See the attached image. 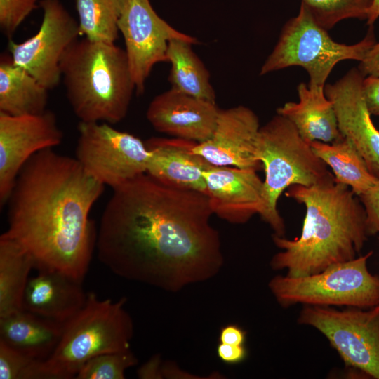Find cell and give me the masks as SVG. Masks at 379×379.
Returning <instances> with one entry per match:
<instances>
[{
    "label": "cell",
    "mask_w": 379,
    "mask_h": 379,
    "mask_svg": "<svg viewBox=\"0 0 379 379\" xmlns=\"http://www.w3.org/2000/svg\"><path fill=\"white\" fill-rule=\"evenodd\" d=\"M113 190L97 232L99 260L124 279L175 292L223 265L208 197L147 173Z\"/></svg>",
    "instance_id": "6da1fadb"
},
{
    "label": "cell",
    "mask_w": 379,
    "mask_h": 379,
    "mask_svg": "<svg viewBox=\"0 0 379 379\" xmlns=\"http://www.w3.org/2000/svg\"><path fill=\"white\" fill-rule=\"evenodd\" d=\"M105 186L76 158L41 150L16 179L4 234L29 253L37 270H57L82 282L96 243L89 214Z\"/></svg>",
    "instance_id": "7a4b0ae2"
},
{
    "label": "cell",
    "mask_w": 379,
    "mask_h": 379,
    "mask_svg": "<svg viewBox=\"0 0 379 379\" xmlns=\"http://www.w3.org/2000/svg\"><path fill=\"white\" fill-rule=\"evenodd\" d=\"M286 195L305 206V215L299 237L273 235L281 249L271 260L273 270L286 269L290 277L310 275L361 253L369 236L366 215L348 186L332 175L312 186L293 185Z\"/></svg>",
    "instance_id": "3957f363"
},
{
    "label": "cell",
    "mask_w": 379,
    "mask_h": 379,
    "mask_svg": "<svg viewBox=\"0 0 379 379\" xmlns=\"http://www.w3.org/2000/svg\"><path fill=\"white\" fill-rule=\"evenodd\" d=\"M60 69L80 121L110 124L126 117L135 86L124 49L115 43L78 39L64 53Z\"/></svg>",
    "instance_id": "277c9868"
},
{
    "label": "cell",
    "mask_w": 379,
    "mask_h": 379,
    "mask_svg": "<svg viewBox=\"0 0 379 379\" xmlns=\"http://www.w3.org/2000/svg\"><path fill=\"white\" fill-rule=\"evenodd\" d=\"M126 302V298L100 300L95 293H87L84 307L64 323L53 353L41 361V379L73 378L89 359L129 350L133 323Z\"/></svg>",
    "instance_id": "5b68a950"
},
{
    "label": "cell",
    "mask_w": 379,
    "mask_h": 379,
    "mask_svg": "<svg viewBox=\"0 0 379 379\" xmlns=\"http://www.w3.org/2000/svg\"><path fill=\"white\" fill-rule=\"evenodd\" d=\"M256 157L265 171V206L261 218L284 237L285 225L277 210L282 192L293 185L312 186L333 175L293 124L277 114L260 126Z\"/></svg>",
    "instance_id": "8992f818"
},
{
    "label": "cell",
    "mask_w": 379,
    "mask_h": 379,
    "mask_svg": "<svg viewBox=\"0 0 379 379\" xmlns=\"http://www.w3.org/2000/svg\"><path fill=\"white\" fill-rule=\"evenodd\" d=\"M300 4L298 14L284 25L277 43L260 69V75L293 66L307 72L310 89L324 91L326 81L340 61L361 62L376 42L373 25L362 40L347 45L335 41Z\"/></svg>",
    "instance_id": "52a82bcc"
},
{
    "label": "cell",
    "mask_w": 379,
    "mask_h": 379,
    "mask_svg": "<svg viewBox=\"0 0 379 379\" xmlns=\"http://www.w3.org/2000/svg\"><path fill=\"white\" fill-rule=\"evenodd\" d=\"M372 251L310 275L272 278L269 288L284 307L296 304L367 309L379 305V275L368 269Z\"/></svg>",
    "instance_id": "ba28073f"
},
{
    "label": "cell",
    "mask_w": 379,
    "mask_h": 379,
    "mask_svg": "<svg viewBox=\"0 0 379 379\" xmlns=\"http://www.w3.org/2000/svg\"><path fill=\"white\" fill-rule=\"evenodd\" d=\"M298 322L321 332L347 366L379 379V305L343 310L305 305Z\"/></svg>",
    "instance_id": "9c48e42d"
},
{
    "label": "cell",
    "mask_w": 379,
    "mask_h": 379,
    "mask_svg": "<svg viewBox=\"0 0 379 379\" xmlns=\"http://www.w3.org/2000/svg\"><path fill=\"white\" fill-rule=\"evenodd\" d=\"M76 159L84 170L112 189L146 173L149 151L145 142L105 122L80 121Z\"/></svg>",
    "instance_id": "30bf717a"
},
{
    "label": "cell",
    "mask_w": 379,
    "mask_h": 379,
    "mask_svg": "<svg viewBox=\"0 0 379 379\" xmlns=\"http://www.w3.org/2000/svg\"><path fill=\"white\" fill-rule=\"evenodd\" d=\"M39 5L43 18L38 32L20 43L10 40L8 49L14 63L52 90L61 81L64 53L81 34L78 22L60 0H41Z\"/></svg>",
    "instance_id": "8fae6325"
},
{
    "label": "cell",
    "mask_w": 379,
    "mask_h": 379,
    "mask_svg": "<svg viewBox=\"0 0 379 379\" xmlns=\"http://www.w3.org/2000/svg\"><path fill=\"white\" fill-rule=\"evenodd\" d=\"M118 27L124 39V50L138 94L144 93L153 67L167 62L171 40L198 43L195 37L177 30L159 17L149 0H124Z\"/></svg>",
    "instance_id": "7c38bea8"
},
{
    "label": "cell",
    "mask_w": 379,
    "mask_h": 379,
    "mask_svg": "<svg viewBox=\"0 0 379 379\" xmlns=\"http://www.w3.org/2000/svg\"><path fill=\"white\" fill-rule=\"evenodd\" d=\"M63 133L53 112L13 116L0 112V204L4 206L25 164L59 145Z\"/></svg>",
    "instance_id": "4fadbf2b"
},
{
    "label": "cell",
    "mask_w": 379,
    "mask_h": 379,
    "mask_svg": "<svg viewBox=\"0 0 379 379\" xmlns=\"http://www.w3.org/2000/svg\"><path fill=\"white\" fill-rule=\"evenodd\" d=\"M364 77L358 68H352L334 84H326L324 93L333 103L341 134L356 147L371 173L379 178V130L364 100Z\"/></svg>",
    "instance_id": "5bb4252c"
},
{
    "label": "cell",
    "mask_w": 379,
    "mask_h": 379,
    "mask_svg": "<svg viewBox=\"0 0 379 379\" xmlns=\"http://www.w3.org/2000/svg\"><path fill=\"white\" fill-rule=\"evenodd\" d=\"M260 127L258 116L247 107L220 109L211 137L197 142L192 151L213 166L260 170L262 165L256 157Z\"/></svg>",
    "instance_id": "9a60e30c"
},
{
    "label": "cell",
    "mask_w": 379,
    "mask_h": 379,
    "mask_svg": "<svg viewBox=\"0 0 379 379\" xmlns=\"http://www.w3.org/2000/svg\"><path fill=\"white\" fill-rule=\"evenodd\" d=\"M206 195L213 214L244 224L264 210V184L254 168L211 165L204 173Z\"/></svg>",
    "instance_id": "2e32d148"
},
{
    "label": "cell",
    "mask_w": 379,
    "mask_h": 379,
    "mask_svg": "<svg viewBox=\"0 0 379 379\" xmlns=\"http://www.w3.org/2000/svg\"><path fill=\"white\" fill-rule=\"evenodd\" d=\"M220 109L216 103L171 88L152 99L147 107L146 117L159 132L202 142L211 137Z\"/></svg>",
    "instance_id": "e0dca14e"
},
{
    "label": "cell",
    "mask_w": 379,
    "mask_h": 379,
    "mask_svg": "<svg viewBox=\"0 0 379 379\" xmlns=\"http://www.w3.org/2000/svg\"><path fill=\"white\" fill-rule=\"evenodd\" d=\"M145 142L150 153L147 175L166 186L206 194L203 173L211 164L192 151L196 142L154 137Z\"/></svg>",
    "instance_id": "ac0fdd59"
},
{
    "label": "cell",
    "mask_w": 379,
    "mask_h": 379,
    "mask_svg": "<svg viewBox=\"0 0 379 379\" xmlns=\"http://www.w3.org/2000/svg\"><path fill=\"white\" fill-rule=\"evenodd\" d=\"M29 277L22 309L41 317L65 323L84 305L87 293L81 281L57 270H38Z\"/></svg>",
    "instance_id": "d6986e66"
},
{
    "label": "cell",
    "mask_w": 379,
    "mask_h": 379,
    "mask_svg": "<svg viewBox=\"0 0 379 379\" xmlns=\"http://www.w3.org/2000/svg\"><path fill=\"white\" fill-rule=\"evenodd\" d=\"M297 89L299 101L285 103L277 109V113L289 119L309 142L318 140L332 143L344 138L333 103L324 91L310 89L302 82Z\"/></svg>",
    "instance_id": "ffe728a7"
},
{
    "label": "cell",
    "mask_w": 379,
    "mask_h": 379,
    "mask_svg": "<svg viewBox=\"0 0 379 379\" xmlns=\"http://www.w3.org/2000/svg\"><path fill=\"white\" fill-rule=\"evenodd\" d=\"M64 323L22 310L0 318V340L39 360H45L58 345Z\"/></svg>",
    "instance_id": "44dd1931"
},
{
    "label": "cell",
    "mask_w": 379,
    "mask_h": 379,
    "mask_svg": "<svg viewBox=\"0 0 379 379\" xmlns=\"http://www.w3.org/2000/svg\"><path fill=\"white\" fill-rule=\"evenodd\" d=\"M48 91L11 55L0 59V112L18 116L46 110Z\"/></svg>",
    "instance_id": "7402d4cb"
},
{
    "label": "cell",
    "mask_w": 379,
    "mask_h": 379,
    "mask_svg": "<svg viewBox=\"0 0 379 379\" xmlns=\"http://www.w3.org/2000/svg\"><path fill=\"white\" fill-rule=\"evenodd\" d=\"M32 268L35 262L29 253L3 233L0 237V318L23 310Z\"/></svg>",
    "instance_id": "603a6c76"
},
{
    "label": "cell",
    "mask_w": 379,
    "mask_h": 379,
    "mask_svg": "<svg viewBox=\"0 0 379 379\" xmlns=\"http://www.w3.org/2000/svg\"><path fill=\"white\" fill-rule=\"evenodd\" d=\"M310 144L314 153L331 168L335 181L348 186L357 197L379 179L371 173L350 140L344 138L332 143L314 140Z\"/></svg>",
    "instance_id": "cb8c5ba5"
},
{
    "label": "cell",
    "mask_w": 379,
    "mask_h": 379,
    "mask_svg": "<svg viewBox=\"0 0 379 379\" xmlns=\"http://www.w3.org/2000/svg\"><path fill=\"white\" fill-rule=\"evenodd\" d=\"M192 44L174 39L168 42L166 60L171 63L168 80L171 88L187 95L215 103L210 74L192 48Z\"/></svg>",
    "instance_id": "d4e9b609"
},
{
    "label": "cell",
    "mask_w": 379,
    "mask_h": 379,
    "mask_svg": "<svg viewBox=\"0 0 379 379\" xmlns=\"http://www.w3.org/2000/svg\"><path fill=\"white\" fill-rule=\"evenodd\" d=\"M124 0H75L80 34L95 41L115 43Z\"/></svg>",
    "instance_id": "484cf974"
},
{
    "label": "cell",
    "mask_w": 379,
    "mask_h": 379,
    "mask_svg": "<svg viewBox=\"0 0 379 379\" xmlns=\"http://www.w3.org/2000/svg\"><path fill=\"white\" fill-rule=\"evenodd\" d=\"M373 0H301L314 21L328 30L348 18L366 20Z\"/></svg>",
    "instance_id": "4316f807"
},
{
    "label": "cell",
    "mask_w": 379,
    "mask_h": 379,
    "mask_svg": "<svg viewBox=\"0 0 379 379\" xmlns=\"http://www.w3.org/2000/svg\"><path fill=\"white\" fill-rule=\"evenodd\" d=\"M138 362L131 349L98 355L80 368L77 379H124L125 371Z\"/></svg>",
    "instance_id": "83f0119b"
},
{
    "label": "cell",
    "mask_w": 379,
    "mask_h": 379,
    "mask_svg": "<svg viewBox=\"0 0 379 379\" xmlns=\"http://www.w3.org/2000/svg\"><path fill=\"white\" fill-rule=\"evenodd\" d=\"M41 361L0 340V379H38Z\"/></svg>",
    "instance_id": "f1b7e54d"
},
{
    "label": "cell",
    "mask_w": 379,
    "mask_h": 379,
    "mask_svg": "<svg viewBox=\"0 0 379 379\" xmlns=\"http://www.w3.org/2000/svg\"><path fill=\"white\" fill-rule=\"evenodd\" d=\"M37 0H0V27L12 36L22 22L36 7Z\"/></svg>",
    "instance_id": "f546056e"
},
{
    "label": "cell",
    "mask_w": 379,
    "mask_h": 379,
    "mask_svg": "<svg viewBox=\"0 0 379 379\" xmlns=\"http://www.w3.org/2000/svg\"><path fill=\"white\" fill-rule=\"evenodd\" d=\"M359 197L366 211L368 235L379 234V179Z\"/></svg>",
    "instance_id": "4dcf8cb0"
},
{
    "label": "cell",
    "mask_w": 379,
    "mask_h": 379,
    "mask_svg": "<svg viewBox=\"0 0 379 379\" xmlns=\"http://www.w3.org/2000/svg\"><path fill=\"white\" fill-rule=\"evenodd\" d=\"M363 94L367 108L371 115L379 117V77L364 78Z\"/></svg>",
    "instance_id": "1f68e13d"
},
{
    "label": "cell",
    "mask_w": 379,
    "mask_h": 379,
    "mask_svg": "<svg viewBox=\"0 0 379 379\" xmlns=\"http://www.w3.org/2000/svg\"><path fill=\"white\" fill-rule=\"evenodd\" d=\"M218 357L227 364H236L244 361L247 351L243 345H234L220 343L217 347Z\"/></svg>",
    "instance_id": "d6a6232c"
},
{
    "label": "cell",
    "mask_w": 379,
    "mask_h": 379,
    "mask_svg": "<svg viewBox=\"0 0 379 379\" xmlns=\"http://www.w3.org/2000/svg\"><path fill=\"white\" fill-rule=\"evenodd\" d=\"M364 77H379V41L375 42L358 67Z\"/></svg>",
    "instance_id": "836d02e7"
},
{
    "label": "cell",
    "mask_w": 379,
    "mask_h": 379,
    "mask_svg": "<svg viewBox=\"0 0 379 379\" xmlns=\"http://www.w3.org/2000/svg\"><path fill=\"white\" fill-rule=\"evenodd\" d=\"M220 343L234 345H243L246 340V332L236 324H228L221 328Z\"/></svg>",
    "instance_id": "e575fe53"
},
{
    "label": "cell",
    "mask_w": 379,
    "mask_h": 379,
    "mask_svg": "<svg viewBox=\"0 0 379 379\" xmlns=\"http://www.w3.org/2000/svg\"><path fill=\"white\" fill-rule=\"evenodd\" d=\"M162 365L158 355L152 357L138 371V376L143 379L162 378Z\"/></svg>",
    "instance_id": "d590c367"
},
{
    "label": "cell",
    "mask_w": 379,
    "mask_h": 379,
    "mask_svg": "<svg viewBox=\"0 0 379 379\" xmlns=\"http://www.w3.org/2000/svg\"><path fill=\"white\" fill-rule=\"evenodd\" d=\"M379 18V0H373L366 19L368 26L373 25Z\"/></svg>",
    "instance_id": "8d00e7d4"
}]
</instances>
